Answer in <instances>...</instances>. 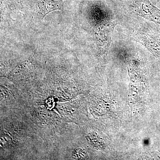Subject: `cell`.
I'll return each instance as SVG.
<instances>
[{"instance_id": "2", "label": "cell", "mask_w": 160, "mask_h": 160, "mask_svg": "<svg viewBox=\"0 0 160 160\" xmlns=\"http://www.w3.org/2000/svg\"><path fill=\"white\" fill-rule=\"evenodd\" d=\"M132 36L152 53L160 59V32L158 30H136L132 32Z\"/></svg>"}, {"instance_id": "4", "label": "cell", "mask_w": 160, "mask_h": 160, "mask_svg": "<svg viewBox=\"0 0 160 160\" xmlns=\"http://www.w3.org/2000/svg\"><path fill=\"white\" fill-rule=\"evenodd\" d=\"M1 11L7 14L14 12L21 11L23 9L22 0H1Z\"/></svg>"}, {"instance_id": "1", "label": "cell", "mask_w": 160, "mask_h": 160, "mask_svg": "<svg viewBox=\"0 0 160 160\" xmlns=\"http://www.w3.org/2000/svg\"><path fill=\"white\" fill-rule=\"evenodd\" d=\"M132 14L160 25V9L149 0H118Z\"/></svg>"}, {"instance_id": "3", "label": "cell", "mask_w": 160, "mask_h": 160, "mask_svg": "<svg viewBox=\"0 0 160 160\" xmlns=\"http://www.w3.org/2000/svg\"><path fill=\"white\" fill-rule=\"evenodd\" d=\"M64 2L63 0H36L37 12L41 19L52 12L56 10H64Z\"/></svg>"}]
</instances>
